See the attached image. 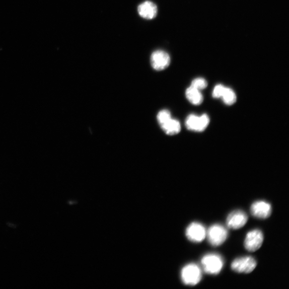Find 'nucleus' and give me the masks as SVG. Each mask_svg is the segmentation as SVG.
<instances>
[{"mask_svg": "<svg viewBox=\"0 0 289 289\" xmlns=\"http://www.w3.org/2000/svg\"><path fill=\"white\" fill-rule=\"evenodd\" d=\"M203 270L205 273L210 275H218L224 267L223 258L219 254L210 253L203 256L201 261Z\"/></svg>", "mask_w": 289, "mask_h": 289, "instance_id": "f257e3e1", "label": "nucleus"}, {"mask_svg": "<svg viewBox=\"0 0 289 289\" xmlns=\"http://www.w3.org/2000/svg\"><path fill=\"white\" fill-rule=\"evenodd\" d=\"M181 278L183 283L186 285H197L202 278L201 269L195 263H189L183 268L181 271Z\"/></svg>", "mask_w": 289, "mask_h": 289, "instance_id": "f03ea898", "label": "nucleus"}, {"mask_svg": "<svg viewBox=\"0 0 289 289\" xmlns=\"http://www.w3.org/2000/svg\"><path fill=\"white\" fill-rule=\"evenodd\" d=\"M209 244L213 246L222 245L227 240L228 233L227 229L222 225L211 226L206 233Z\"/></svg>", "mask_w": 289, "mask_h": 289, "instance_id": "7ed1b4c3", "label": "nucleus"}, {"mask_svg": "<svg viewBox=\"0 0 289 289\" xmlns=\"http://www.w3.org/2000/svg\"><path fill=\"white\" fill-rule=\"evenodd\" d=\"M257 265L256 260L248 256L236 259L232 262L231 268L236 273L249 274L256 268Z\"/></svg>", "mask_w": 289, "mask_h": 289, "instance_id": "20e7f679", "label": "nucleus"}, {"mask_svg": "<svg viewBox=\"0 0 289 289\" xmlns=\"http://www.w3.org/2000/svg\"><path fill=\"white\" fill-rule=\"evenodd\" d=\"M209 123V118L206 114L197 116L191 114L186 118L185 125L190 131L201 132L205 130Z\"/></svg>", "mask_w": 289, "mask_h": 289, "instance_id": "39448f33", "label": "nucleus"}, {"mask_svg": "<svg viewBox=\"0 0 289 289\" xmlns=\"http://www.w3.org/2000/svg\"><path fill=\"white\" fill-rule=\"evenodd\" d=\"M263 235L258 229L252 231L246 235L244 241V246L246 250L253 252L259 250L263 242Z\"/></svg>", "mask_w": 289, "mask_h": 289, "instance_id": "423d86ee", "label": "nucleus"}, {"mask_svg": "<svg viewBox=\"0 0 289 289\" xmlns=\"http://www.w3.org/2000/svg\"><path fill=\"white\" fill-rule=\"evenodd\" d=\"M185 234L188 239L193 243H201L206 236L205 228L198 223L190 224L187 228Z\"/></svg>", "mask_w": 289, "mask_h": 289, "instance_id": "0eeeda50", "label": "nucleus"}, {"mask_svg": "<svg viewBox=\"0 0 289 289\" xmlns=\"http://www.w3.org/2000/svg\"><path fill=\"white\" fill-rule=\"evenodd\" d=\"M171 63V57L164 50H157L151 57V63L153 68L157 71L164 70Z\"/></svg>", "mask_w": 289, "mask_h": 289, "instance_id": "6e6552de", "label": "nucleus"}, {"mask_svg": "<svg viewBox=\"0 0 289 289\" xmlns=\"http://www.w3.org/2000/svg\"><path fill=\"white\" fill-rule=\"evenodd\" d=\"M248 216L241 210H236L231 212L227 219V226L229 228L237 230L243 227L248 222Z\"/></svg>", "mask_w": 289, "mask_h": 289, "instance_id": "1a4fd4ad", "label": "nucleus"}, {"mask_svg": "<svg viewBox=\"0 0 289 289\" xmlns=\"http://www.w3.org/2000/svg\"><path fill=\"white\" fill-rule=\"evenodd\" d=\"M251 212L255 218L266 219L271 214V206L269 203L265 201H258L252 204L251 207Z\"/></svg>", "mask_w": 289, "mask_h": 289, "instance_id": "9d476101", "label": "nucleus"}, {"mask_svg": "<svg viewBox=\"0 0 289 289\" xmlns=\"http://www.w3.org/2000/svg\"><path fill=\"white\" fill-rule=\"evenodd\" d=\"M138 12L143 19L152 20L155 19L157 15L158 8L154 3L146 2L139 6Z\"/></svg>", "mask_w": 289, "mask_h": 289, "instance_id": "9b49d317", "label": "nucleus"}, {"mask_svg": "<svg viewBox=\"0 0 289 289\" xmlns=\"http://www.w3.org/2000/svg\"><path fill=\"white\" fill-rule=\"evenodd\" d=\"M186 97L190 103L194 105L202 104L203 97L200 91L190 86L186 91Z\"/></svg>", "mask_w": 289, "mask_h": 289, "instance_id": "f8f14e48", "label": "nucleus"}, {"mask_svg": "<svg viewBox=\"0 0 289 289\" xmlns=\"http://www.w3.org/2000/svg\"><path fill=\"white\" fill-rule=\"evenodd\" d=\"M161 128L168 135H175L179 133L181 129V125L179 121L172 118L163 125Z\"/></svg>", "mask_w": 289, "mask_h": 289, "instance_id": "ddd939ff", "label": "nucleus"}, {"mask_svg": "<svg viewBox=\"0 0 289 289\" xmlns=\"http://www.w3.org/2000/svg\"><path fill=\"white\" fill-rule=\"evenodd\" d=\"M221 98L223 99L225 104L229 106L234 104L237 100L235 92L232 89L226 87Z\"/></svg>", "mask_w": 289, "mask_h": 289, "instance_id": "4468645a", "label": "nucleus"}, {"mask_svg": "<svg viewBox=\"0 0 289 289\" xmlns=\"http://www.w3.org/2000/svg\"><path fill=\"white\" fill-rule=\"evenodd\" d=\"M171 118V113L166 109L161 110L157 115V120L160 126L163 125Z\"/></svg>", "mask_w": 289, "mask_h": 289, "instance_id": "2eb2a0df", "label": "nucleus"}, {"mask_svg": "<svg viewBox=\"0 0 289 289\" xmlns=\"http://www.w3.org/2000/svg\"><path fill=\"white\" fill-rule=\"evenodd\" d=\"M207 82L204 79L197 78L192 81L191 86L199 91L205 89L207 87Z\"/></svg>", "mask_w": 289, "mask_h": 289, "instance_id": "dca6fc26", "label": "nucleus"}, {"mask_svg": "<svg viewBox=\"0 0 289 289\" xmlns=\"http://www.w3.org/2000/svg\"><path fill=\"white\" fill-rule=\"evenodd\" d=\"M226 87L222 84H218L212 91V97L216 99L222 98Z\"/></svg>", "mask_w": 289, "mask_h": 289, "instance_id": "f3484780", "label": "nucleus"}]
</instances>
